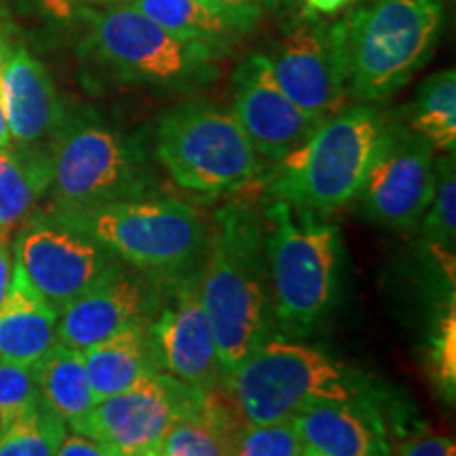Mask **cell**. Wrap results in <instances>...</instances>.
<instances>
[{
	"label": "cell",
	"mask_w": 456,
	"mask_h": 456,
	"mask_svg": "<svg viewBox=\"0 0 456 456\" xmlns=\"http://www.w3.org/2000/svg\"><path fill=\"white\" fill-rule=\"evenodd\" d=\"M53 167L49 152L34 146L0 148V243L34 214L51 188Z\"/></svg>",
	"instance_id": "obj_21"
},
{
	"label": "cell",
	"mask_w": 456,
	"mask_h": 456,
	"mask_svg": "<svg viewBox=\"0 0 456 456\" xmlns=\"http://www.w3.org/2000/svg\"><path fill=\"white\" fill-rule=\"evenodd\" d=\"M300 456H315V454H311V452H302Z\"/></svg>",
	"instance_id": "obj_41"
},
{
	"label": "cell",
	"mask_w": 456,
	"mask_h": 456,
	"mask_svg": "<svg viewBox=\"0 0 456 456\" xmlns=\"http://www.w3.org/2000/svg\"><path fill=\"white\" fill-rule=\"evenodd\" d=\"M37 402L34 366L0 362V436Z\"/></svg>",
	"instance_id": "obj_29"
},
{
	"label": "cell",
	"mask_w": 456,
	"mask_h": 456,
	"mask_svg": "<svg viewBox=\"0 0 456 456\" xmlns=\"http://www.w3.org/2000/svg\"><path fill=\"white\" fill-rule=\"evenodd\" d=\"M265 57L279 87L311 117L326 121L345 110L349 91L334 26L302 15Z\"/></svg>",
	"instance_id": "obj_14"
},
{
	"label": "cell",
	"mask_w": 456,
	"mask_h": 456,
	"mask_svg": "<svg viewBox=\"0 0 456 456\" xmlns=\"http://www.w3.org/2000/svg\"><path fill=\"white\" fill-rule=\"evenodd\" d=\"M203 395L175 376L152 370L125 391L102 399L68 427L118 456H157L167 433L182 419L201 412Z\"/></svg>",
	"instance_id": "obj_10"
},
{
	"label": "cell",
	"mask_w": 456,
	"mask_h": 456,
	"mask_svg": "<svg viewBox=\"0 0 456 456\" xmlns=\"http://www.w3.org/2000/svg\"><path fill=\"white\" fill-rule=\"evenodd\" d=\"M203 3L231 21L239 32L252 28L265 11L262 0H203Z\"/></svg>",
	"instance_id": "obj_32"
},
{
	"label": "cell",
	"mask_w": 456,
	"mask_h": 456,
	"mask_svg": "<svg viewBox=\"0 0 456 456\" xmlns=\"http://www.w3.org/2000/svg\"><path fill=\"white\" fill-rule=\"evenodd\" d=\"M423 241L436 258L444 275L454 285V245H456V169L454 155L436 161V188L429 208L420 220Z\"/></svg>",
	"instance_id": "obj_25"
},
{
	"label": "cell",
	"mask_w": 456,
	"mask_h": 456,
	"mask_svg": "<svg viewBox=\"0 0 456 456\" xmlns=\"http://www.w3.org/2000/svg\"><path fill=\"white\" fill-rule=\"evenodd\" d=\"M83 49L125 81L171 85L195 77L212 55L171 37L134 4L83 7Z\"/></svg>",
	"instance_id": "obj_9"
},
{
	"label": "cell",
	"mask_w": 456,
	"mask_h": 456,
	"mask_svg": "<svg viewBox=\"0 0 456 456\" xmlns=\"http://www.w3.org/2000/svg\"><path fill=\"white\" fill-rule=\"evenodd\" d=\"M51 214L87 232L114 258L159 279L191 273L208 243L201 216L178 199L144 197L89 212Z\"/></svg>",
	"instance_id": "obj_7"
},
{
	"label": "cell",
	"mask_w": 456,
	"mask_h": 456,
	"mask_svg": "<svg viewBox=\"0 0 456 456\" xmlns=\"http://www.w3.org/2000/svg\"><path fill=\"white\" fill-rule=\"evenodd\" d=\"M346 3H349V0H306V4H309L313 13H322V15L336 13V11L345 7Z\"/></svg>",
	"instance_id": "obj_36"
},
{
	"label": "cell",
	"mask_w": 456,
	"mask_h": 456,
	"mask_svg": "<svg viewBox=\"0 0 456 456\" xmlns=\"http://www.w3.org/2000/svg\"><path fill=\"white\" fill-rule=\"evenodd\" d=\"M11 273H13V256H11L7 245L0 243V302H3L4 292L9 288Z\"/></svg>",
	"instance_id": "obj_35"
},
{
	"label": "cell",
	"mask_w": 456,
	"mask_h": 456,
	"mask_svg": "<svg viewBox=\"0 0 456 456\" xmlns=\"http://www.w3.org/2000/svg\"><path fill=\"white\" fill-rule=\"evenodd\" d=\"M81 353L95 403L117 395L144 374L159 370L148 342L146 323L123 330Z\"/></svg>",
	"instance_id": "obj_20"
},
{
	"label": "cell",
	"mask_w": 456,
	"mask_h": 456,
	"mask_svg": "<svg viewBox=\"0 0 456 456\" xmlns=\"http://www.w3.org/2000/svg\"><path fill=\"white\" fill-rule=\"evenodd\" d=\"M222 387L248 423L292 419L323 402L374 397L370 380L355 368L279 332L222 376Z\"/></svg>",
	"instance_id": "obj_3"
},
{
	"label": "cell",
	"mask_w": 456,
	"mask_h": 456,
	"mask_svg": "<svg viewBox=\"0 0 456 456\" xmlns=\"http://www.w3.org/2000/svg\"><path fill=\"white\" fill-rule=\"evenodd\" d=\"M389 121L357 104L323 121L296 151L277 161L266 192L313 214H330L357 197Z\"/></svg>",
	"instance_id": "obj_5"
},
{
	"label": "cell",
	"mask_w": 456,
	"mask_h": 456,
	"mask_svg": "<svg viewBox=\"0 0 456 456\" xmlns=\"http://www.w3.org/2000/svg\"><path fill=\"white\" fill-rule=\"evenodd\" d=\"M431 379L450 403L456 395V311L454 302L431 334Z\"/></svg>",
	"instance_id": "obj_30"
},
{
	"label": "cell",
	"mask_w": 456,
	"mask_h": 456,
	"mask_svg": "<svg viewBox=\"0 0 456 456\" xmlns=\"http://www.w3.org/2000/svg\"><path fill=\"white\" fill-rule=\"evenodd\" d=\"M0 100L11 140L20 146L53 138L66 118L47 68L26 47L9 49L0 77Z\"/></svg>",
	"instance_id": "obj_18"
},
{
	"label": "cell",
	"mask_w": 456,
	"mask_h": 456,
	"mask_svg": "<svg viewBox=\"0 0 456 456\" xmlns=\"http://www.w3.org/2000/svg\"><path fill=\"white\" fill-rule=\"evenodd\" d=\"M281 3H285V0H262V4H265V7H277V4H281Z\"/></svg>",
	"instance_id": "obj_39"
},
{
	"label": "cell",
	"mask_w": 456,
	"mask_h": 456,
	"mask_svg": "<svg viewBox=\"0 0 456 456\" xmlns=\"http://www.w3.org/2000/svg\"><path fill=\"white\" fill-rule=\"evenodd\" d=\"M442 26V0H372L334 24L349 98H389L429 61Z\"/></svg>",
	"instance_id": "obj_2"
},
{
	"label": "cell",
	"mask_w": 456,
	"mask_h": 456,
	"mask_svg": "<svg viewBox=\"0 0 456 456\" xmlns=\"http://www.w3.org/2000/svg\"><path fill=\"white\" fill-rule=\"evenodd\" d=\"M131 4L171 37L201 47L212 57L216 51L228 47L239 32L203 0H131Z\"/></svg>",
	"instance_id": "obj_23"
},
{
	"label": "cell",
	"mask_w": 456,
	"mask_h": 456,
	"mask_svg": "<svg viewBox=\"0 0 456 456\" xmlns=\"http://www.w3.org/2000/svg\"><path fill=\"white\" fill-rule=\"evenodd\" d=\"M235 108L256 155L277 163L296 151L323 121L294 104L279 87L265 53H254L237 66Z\"/></svg>",
	"instance_id": "obj_16"
},
{
	"label": "cell",
	"mask_w": 456,
	"mask_h": 456,
	"mask_svg": "<svg viewBox=\"0 0 456 456\" xmlns=\"http://www.w3.org/2000/svg\"><path fill=\"white\" fill-rule=\"evenodd\" d=\"M11 144H13V140H11L7 114H4L3 100H0V148H9Z\"/></svg>",
	"instance_id": "obj_37"
},
{
	"label": "cell",
	"mask_w": 456,
	"mask_h": 456,
	"mask_svg": "<svg viewBox=\"0 0 456 456\" xmlns=\"http://www.w3.org/2000/svg\"><path fill=\"white\" fill-rule=\"evenodd\" d=\"M197 285L226 374L277 334L262 216L248 205H226L216 212Z\"/></svg>",
	"instance_id": "obj_1"
},
{
	"label": "cell",
	"mask_w": 456,
	"mask_h": 456,
	"mask_svg": "<svg viewBox=\"0 0 456 456\" xmlns=\"http://www.w3.org/2000/svg\"><path fill=\"white\" fill-rule=\"evenodd\" d=\"M7 55H9V45L3 41V34H0V77H3V68H4V61H7Z\"/></svg>",
	"instance_id": "obj_38"
},
{
	"label": "cell",
	"mask_w": 456,
	"mask_h": 456,
	"mask_svg": "<svg viewBox=\"0 0 456 456\" xmlns=\"http://www.w3.org/2000/svg\"><path fill=\"white\" fill-rule=\"evenodd\" d=\"M100 3H110V4H117V3H125V0H100Z\"/></svg>",
	"instance_id": "obj_40"
},
{
	"label": "cell",
	"mask_w": 456,
	"mask_h": 456,
	"mask_svg": "<svg viewBox=\"0 0 456 456\" xmlns=\"http://www.w3.org/2000/svg\"><path fill=\"white\" fill-rule=\"evenodd\" d=\"M232 456H300L305 444L292 419L273 423H248L231 444Z\"/></svg>",
	"instance_id": "obj_28"
},
{
	"label": "cell",
	"mask_w": 456,
	"mask_h": 456,
	"mask_svg": "<svg viewBox=\"0 0 456 456\" xmlns=\"http://www.w3.org/2000/svg\"><path fill=\"white\" fill-rule=\"evenodd\" d=\"M155 152L175 184L199 195L237 191L260 169L235 114L201 102L180 104L157 118Z\"/></svg>",
	"instance_id": "obj_8"
},
{
	"label": "cell",
	"mask_w": 456,
	"mask_h": 456,
	"mask_svg": "<svg viewBox=\"0 0 456 456\" xmlns=\"http://www.w3.org/2000/svg\"><path fill=\"white\" fill-rule=\"evenodd\" d=\"M17 231L15 262L57 313L118 260L87 232L53 214H32Z\"/></svg>",
	"instance_id": "obj_11"
},
{
	"label": "cell",
	"mask_w": 456,
	"mask_h": 456,
	"mask_svg": "<svg viewBox=\"0 0 456 456\" xmlns=\"http://www.w3.org/2000/svg\"><path fill=\"white\" fill-rule=\"evenodd\" d=\"M410 131L433 148L454 155L456 148V72L442 70L420 85L412 104Z\"/></svg>",
	"instance_id": "obj_24"
},
{
	"label": "cell",
	"mask_w": 456,
	"mask_h": 456,
	"mask_svg": "<svg viewBox=\"0 0 456 456\" xmlns=\"http://www.w3.org/2000/svg\"><path fill=\"white\" fill-rule=\"evenodd\" d=\"M57 311L17 262L0 302V362L34 366L57 342Z\"/></svg>",
	"instance_id": "obj_19"
},
{
	"label": "cell",
	"mask_w": 456,
	"mask_h": 456,
	"mask_svg": "<svg viewBox=\"0 0 456 456\" xmlns=\"http://www.w3.org/2000/svg\"><path fill=\"white\" fill-rule=\"evenodd\" d=\"M49 155L53 167L51 212L55 214L144 199L155 188L140 142L94 118H64L53 134Z\"/></svg>",
	"instance_id": "obj_6"
},
{
	"label": "cell",
	"mask_w": 456,
	"mask_h": 456,
	"mask_svg": "<svg viewBox=\"0 0 456 456\" xmlns=\"http://www.w3.org/2000/svg\"><path fill=\"white\" fill-rule=\"evenodd\" d=\"M262 218L277 330L292 338L309 336L338 298V226L279 199H273Z\"/></svg>",
	"instance_id": "obj_4"
},
{
	"label": "cell",
	"mask_w": 456,
	"mask_h": 456,
	"mask_svg": "<svg viewBox=\"0 0 456 456\" xmlns=\"http://www.w3.org/2000/svg\"><path fill=\"white\" fill-rule=\"evenodd\" d=\"M163 283L131 275L117 260L87 292L57 313V345L85 351L131 326L148 323L161 305Z\"/></svg>",
	"instance_id": "obj_15"
},
{
	"label": "cell",
	"mask_w": 456,
	"mask_h": 456,
	"mask_svg": "<svg viewBox=\"0 0 456 456\" xmlns=\"http://www.w3.org/2000/svg\"><path fill=\"white\" fill-rule=\"evenodd\" d=\"M231 442V433L201 408L167 433L157 456H232Z\"/></svg>",
	"instance_id": "obj_27"
},
{
	"label": "cell",
	"mask_w": 456,
	"mask_h": 456,
	"mask_svg": "<svg viewBox=\"0 0 456 456\" xmlns=\"http://www.w3.org/2000/svg\"><path fill=\"white\" fill-rule=\"evenodd\" d=\"M30 3L43 17L61 26L78 20V11L83 9V0H30Z\"/></svg>",
	"instance_id": "obj_34"
},
{
	"label": "cell",
	"mask_w": 456,
	"mask_h": 456,
	"mask_svg": "<svg viewBox=\"0 0 456 456\" xmlns=\"http://www.w3.org/2000/svg\"><path fill=\"white\" fill-rule=\"evenodd\" d=\"M55 456H118L112 448L94 440V437L81 436V433H66L57 448Z\"/></svg>",
	"instance_id": "obj_33"
},
{
	"label": "cell",
	"mask_w": 456,
	"mask_h": 456,
	"mask_svg": "<svg viewBox=\"0 0 456 456\" xmlns=\"http://www.w3.org/2000/svg\"><path fill=\"white\" fill-rule=\"evenodd\" d=\"M436 188L429 142L403 125H391L357 192L362 212L379 224L410 231L423 220Z\"/></svg>",
	"instance_id": "obj_12"
},
{
	"label": "cell",
	"mask_w": 456,
	"mask_h": 456,
	"mask_svg": "<svg viewBox=\"0 0 456 456\" xmlns=\"http://www.w3.org/2000/svg\"><path fill=\"white\" fill-rule=\"evenodd\" d=\"M68 425L38 399L0 436V456H55Z\"/></svg>",
	"instance_id": "obj_26"
},
{
	"label": "cell",
	"mask_w": 456,
	"mask_h": 456,
	"mask_svg": "<svg viewBox=\"0 0 456 456\" xmlns=\"http://www.w3.org/2000/svg\"><path fill=\"white\" fill-rule=\"evenodd\" d=\"M34 380L38 399L51 412L64 419L66 425L78 420L95 406L81 351L55 342L34 363Z\"/></svg>",
	"instance_id": "obj_22"
},
{
	"label": "cell",
	"mask_w": 456,
	"mask_h": 456,
	"mask_svg": "<svg viewBox=\"0 0 456 456\" xmlns=\"http://www.w3.org/2000/svg\"><path fill=\"white\" fill-rule=\"evenodd\" d=\"M165 300L148 319L146 334L157 368L199 391L222 385L212 326L199 298L197 273L165 279Z\"/></svg>",
	"instance_id": "obj_13"
},
{
	"label": "cell",
	"mask_w": 456,
	"mask_h": 456,
	"mask_svg": "<svg viewBox=\"0 0 456 456\" xmlns=\"http://www.w3.org/2000/svg\"><path fill=\"white\" fill-rule=\"evenodd\" d=\"M305 452L315 456H391L383 416L372 399L315 403L292 416Z\"/></svg>",
	"instance_id": "obj_17"
},
{
	"label": "cell",
	"mask_w": 456,
	"mask_h": 456,
	"mask_svg": "<svg viewBox=\"0 0 456 456\" xmlns=\"http://www.w3.org/2000/svg\"><path fill=\"white\" fill-rule=\"evenodd\" d=\"M391 456H456V446L452 437L427 431L408 437Z\"/></svg>",
	"instance_id": "obj_31"
}]
</instances>
